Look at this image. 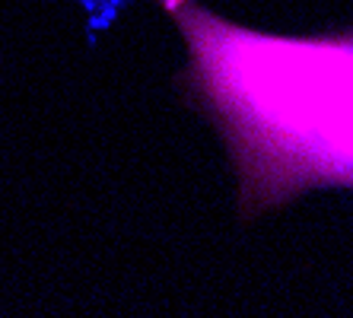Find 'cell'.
Returning a JSON list of instances; mask_svg holds the SVG:
<instances>
[{"label": "cell", "instance_id": "cell-1", "mask_svg": "<svg viewBox=\"0 0 353 318\" xmlns=\"http://www.w3.org/2000/svg\"><path fill=\"white\" fill-rule=\"evenodd\" d=\"M188 86L220 121L261 213L315 181H353V39H274L191 10Z\"/></svg>", "mask_w": 353, "mask_h": 318}]
</instances>
